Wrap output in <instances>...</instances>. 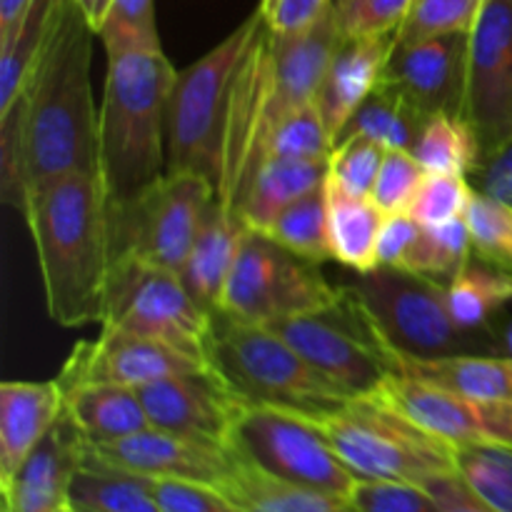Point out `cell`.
Returning a JSON list of instances; mask_svg holds the SVG:
<instances>
[{
	"label": "cell",
	"instance_id": "obj_46",
	"mask_svg": "<svg viewBox=\"0 0 512 512\" xmlns=\"http://www.w3.org/2000/svg\"><path fill=\"white\" fill-rule=\"evenodd\" d=\"M348 505L353 512H440L423 485L398 480H358Z\"/></svg>",
	"mask_w": 512,
	"mask_h": 512
},
{
	"label": "cell",
	"instance_id": "obj_27",
	"mask_svg": "<svg viewBox=\"0 0 512 512\" xmlns=\"http://www.w3.org/2000/svg\"><path fill=\"white\" fill-rule=\"evenodd\" d=\"M395 363L400 375L428 380L468 398H512V358L508 355H450V358L395 355Z\"/></svg>",
	"mask_w": 512,
	"mask_h": 512
},
{
	"label": "cell",
	"instance_id": "obj_52",
	"mask_svg": "<svg viewBox=\"0 0 512 512\" xmlns=\"http://www.w3.org/2000/svg\"><path fill=\"white\" fill-rule=\"evenodd\" d=\"M30 5H33V0H0V43L13 35Z\"/></svg>",
	"mask_w": 512,
	"mask_h": 512
},
{
	"label": "cell",
	"instance_id": "obj_50",
	"mask_svg": "<svg viewBox=\"0 0 512 512\" xmlns=\"http://www.w3.org/2000/svg\"><path fill=\"white\" fill-rule=\"evenodd\" d=\"M433 495L440 512H500L493 505L485 503L460 473L438 475L423 485Z\"/></svg>",
	"mask_w": 512,
	"mask_h": 512
},
{
	"label": "cell",
	"instance_id": "obj_14",
	"mask_svg": "<svg viewBox=\"0 0 512 512\" xmlns=\"http://www.w3.org/2000/svg\"><path fill=\"white\" fill-rule=\"evenodd\" d=\"M463 115L483 153L512 138V0L480 5L468 40Z\"/></svg>",
	"mask_w": 512,
	"mask_h": 512
},
{
	"label": "cell",
	"instance_id": "obj_34",
	"mask_svg": "<svg viewBox=\"0 0 512 512\" xmlns=\"http://www.w3.org/2000/svg\"><path fill=\"white\" fill-rule=\"evenodd\" d=\"M410 153L423 165L425 173L470 178L483 150H480L478 135H475L473 125L465 120V115L440 113L425 123L423 133Z\"/></svg>",
	"mask_w": 512,
	"mask_h": 512
},
{
	"label": "cell",
	"instance_id": "obj_51",
	"mask_svg": "<svg viewBox=\"0 0 512 512\" xmlns=\"http://www.w3.org/2000/svg\"><path fill=\"white\" fill-rule=\"evenodd\" d=\"M420 233V223L410 213L385 215L383 228L378 235V265L398 268L403 263L405 253L415 243Z\"/></svg>",
	"mask_w": 512,
	"mask_h": 512
},
{
	"label": "cell",
	"instance_id": "obj_54",
	"mask_svg": "<svg viewBox=\"0 0 512 512\" xmlns=\"http://www.w3.org/2000/svg\"><path fill=\"white\" fill-rule=\"evenodd\" d=\"M493 330H495V338H498L503 355L512 358V320H505L503 325H493Z\"/></svg>",
	"mask_w": 512,
	"mask_h": 512
},
{
	"label": "cell",
	"instance_id": "obj_41",
	"mask_svg": "<svg viewBox=\"0 0 512 512\" xmlns=\"http://www.w3.org/2000/svg\"><path fill=\"white\" fill-rule=\"evenodd\" d=\"M483 0H413L398 30V45L420 43L450 33H470Z\"/></svg>",
	"mask_w": 512,
	"mask_h": 512
},
{
	"label": "cell",
	"instance_id": "obj_31",
	"mask_svg": "<svg viewBox=\"0 0 512 512\" xmlns=\"http://www.w3.org/2000/svg\"><path fill=\"white\" fill-rule=\"evenodd\" d=\"M60 0H33L8 40L0 43V115L13 108L55 25Z\"/></svg>",
	"mask_w": 512,
	"mask_h": 512
},
{
	"label": "cell",
	"instance_id": "obj_24",
	"mask_svg": "<svg viewBox=\"0 0 512 512\" xmlns=\"http://www.w3.org/2000/svg\"><path fill=\"white\" fill-rule=\"evenodd\" d=\"M65 393V418L85 443H110L150 428L138 390L115 383H83Z\"/></svg>",
	"mask_w": 512,
	"mask_h": 512
},
{
	"label": "cell",
	"instance_id": "obj_23",
	"mask_svg": "<svg viewBox=\"0 0 512 512\" xmlns=\"http://www.w3.org/2000/svg\"><path fill=\"white\" fill-rule=\"evenodd\" d=\"M395 45H398V33L353 40L343 38L315 98L333 143L355 110L380 85Z\"/></svg>",
	"mask_w": 512,
	"mask_h": 512
},
{
	"label": "cell",
	"instance_id": "obj_48",
	"mask_svg": "<svg viewBox=\"0 0 512 512\" xmlns=\"http://www.w3.org/2000/svg\"><path fill=\"white\" fill-rule=\"evenodd\" d=\"M468 180L478 193L512 205V138L480 155Z\"/></svg>",
	"mask_w": 512,
	"mask_h": 512
},
{
	"label": "cell",
	"instance_id": "obj_9",
	"mask_svg": "<svg viewBox=\"0 0 512 512\" xmlns=\"http://www.w3.org/2000/svg\"><path fill=\"white\" fill-rule=\"evenodd\" d=\"M268 328L283 335L315 370L350 398L378 395L398 373L395 353L348 285L335 303L278 320Z\"/></svg>",
	"mask_w": 512,
	"mask_h": 512
},
{
	"label": "cell",
	"instance_id": "obj_26",
	"mask_svg": "<svg viewBox=\"0 0 512 512\" xmlns=\"http://www.w3.org/2000/svg\"><path fill=\"white\" fill-rule=\"evenodd\" d=\"M330 158H278L270 155L253 178L243 205L245 228L263 233L288 205L328 180Z\"/></svg>",
	"mask_w": 512,
	"mask_h": 512
},
{
	"label": "cell",
	"instance_id": "obj_10",
	"mask_svg": "<svg viewBox=\"0 0 512 512\" xmlns=\"http://www.w3.org/2000/svg\"><path fill=\"white\" fill-rule=\"evenodd\" d=\"M340 293L343 288L330 285L318 263L290 253L258 230L245 228L218 313L235 323L273 325L325 308Z\"/></svg>",
	"mask_w": 512,
	"mask_h": 512
},
{
	"label": "cell",
	"instance_id": "obj_17",
	"mask_svg": "<svg viewBox=\"0 0 512 512\" xmlns=\"http://www.w3.org/2000/svg\"><path fill=\"white\" fill-rule=\"evenodd\" d=\"M205 368L208 365L200 360L158 340L100 330L95 340H78L73 345L55 380L63 390L83 383H115L138 390L170 375L195 373Z\"/></svg>",
	"mask_w": 512,
	"mask_h": 512
},
{
	"label": "cell",
	"instance_id": "obj_20",
	"mask_svg": "<svg viewBox=\"0 0 512 512\" xmlns=\"http://www.w3.org/2000/svg\"><path fill=\"white\" fill-rule=\"evenodd\" d=\"M343 43L335 5L298 33H270V130L288 110L313 103Z\"/></svg>",
	"mask_w": 512,
	"mask_h": 512
},
{
	"label": "cell",
	"instance_id": "obj_8",
	"mask_svg": "<svg viewBox=\"0 0 512 512\" xmlns=\"http://www.w3.org/2000/svg\"><path fill=\"white\" fill-rule=\"evenodd\" d=\"M213 318L175 270L135 260L110 263L100 330L158 340L208 365Z\"/></svg>",
	"mask_w": 512,
	"mask_h": 512
},
{
	"label": "cell",
	"instance_id": "obj_13",
	"mask_svg": "<svg viewBox=\"0 0 512 512\" xmlns=\"http://www.w3.org/2000/svg\"><path fill=\"white\" fill-rule=\"evenodd\" d=\"M270 143V55L268 25L250 43L230 93L225 115L220 175L215 198L220 208L243 223V205L253 178L268 160ZM245 225V223H243Z\"/></svg>",
	"mask_w": 512,
	"mask_h": 512
},
{
	"label": "cell",
	"instance_id": "obj_39",
	"mask_svg": "<svg viewBox=\"0 0 512 512\" xmlns=\"http://www.w3.org/2000/svg\"><path fill=\"white\" fill-rule=\"evenodd\" d=\"M333 138L328 133L318 103H305L288 110L270 130L268 158H330Z\"/></svg>",
	"mask_w": 512,
	"mask_h": 512
},
{
	"label": "cell",
	"instance_id": "obj_36",
	"mask_svg": "<svg viewBox=\"0 0 512 512\" xmlns=\"http://www.w3.org/2000/svg\"><path fill=\"white\" fill-rule=\"evenodd\" d=\"M473 258V238L463 220L445 225H420V233L398 268L450 285Z\"/></svg>",
	"mask_w": 512,
	"mask_h": 512
},
{
	"label": "cell",
	"instance_id": "obj_22",
	"mask_svg": "<svg viewBox=\"0 0 512 512\" xmlns=\"http://www.w3.org/2000/svg\"><path fill=\"white\" fill-rule=\"evenodd\" d=\"M65 410L58 380H5L0 385V485L10 483Z\"/></svg>",
	"mask_w": 512,
	"mask_h": 512
},
{
	"label": "cell",
	"instance_id": "obj_16",
	"mask_svg": "<svg viewBox=\"0 0 512 512\" xmlns=\"http://www.w3.org/2000/svg\"><path fill=\"white\" fill-rule=\"evenodd\" d=\"M85 458L143 478H178L218 488L238 458L225 443L145 428L110 443H85Z\"/></svg>",
	"mask_w": 512,
	"mask_h": 512
},
{
	"label": "cell",
	"instance_id": "obj_5",
	"mask_svg": "<svg viewBox=\"0 0 512 512\" xmlns=\"http://www.w3.org/2000/svg\"><path fill=\"white\" fill-rule=\"evenodd\" d=\"M388 348L405 358L503 355L495 330H470L450 308L448 285L378 265L348 285Z\"/></svg>",
	"mask_w": 512,
	"mask_h": 512
},
{
	"label": "cell",
	"instance_id": "obj_44",
	"mask_svg": "<svg viewBox=\"0 0 512 512\" xmlns=\"http://www.w3.org/2000/svg\"><path fill=\"white\" fill-rule=\"evenodd\" d=\"M423 180V165L415 160L410 150H388L378 180L373 185V193H370V200L385 215L408 213Z\"/></svg>",
	"mask_w": 512,
	"mask_h": 512
},
{
	"label": "cell",
	"instance_id": "obj_45",
	"mask_svg": "<svg viewBox=\"0 0 512 512\" xmlns=\"http://www.w3.org/2000/svg\"><path fill=\"white\" fill-rule=\"evenodd\" d=\"M345 40L398 33L413 0H333Z\"/></svg>",
	"mask_w": 512,
	"mask_h": 512
},
{
	"label": "cell",
	"instance_id": "obj_3",
	"mask_svg": "<svg viewBox=\"0 0 512 512\" xmlns=\"http://www.w3.org/2000/svg\"><path fill=\"white\" fill-rule=\"evenodd\" d=\"M178 70L163 50L108 55L98 125V175L110 208L130 203L165 175L168 103Z\"/></svg>",
	"mask_w": 512,
	"mask_h": 512
},
{
	"label": "cell",
	"instance_id": "obj_4",
	"mask_svg": "<svg viewBox=\"0 0 512 512\" xmlns=\"http://www.w3.org/2000/svg\"><path fill=\"white\" fill-rule=\"evenodd\" d=\"M208 365L245 405L325 415L353 400L273 328L220 313L213 318Z\"/></svg>",
	"mask_w": 512,
	"mask_h": 512
},
{
	"label": "cell",
	"instance_id": "obj_6",
	"mask_svg": "<svg viewBox=\"0 0 512 512\" xmlns=\"http://www.w3.org/2000/svg\"><path fill=\"white\" fill-rule=\"evenodd\" d=\"M310 418L358 480L425 485L458 473L455 445L415 425L380 395L353 398L333 413Z\"/></svg>",
	"mask_w": 512,
	"mask_h": 512
},
{
	"label": "cell",
	"instance_id": "obj_40",
	"mask_svg": "<svg viewBox=\"0 0 512 512\" xmlns=\"http://www.w3.org/2000/svg\"><path fill=\"white\" fill-rule=\"evenodd\" d=\"M465 223L475 258L512 270V205L475 190Z\"/></svg>",
	"mask_w": 512,
	"mask_h": 512
},
{
	"label": "cell",
	"instance_id": "obj_11",
	"mask_svg": "<svg viewBox=\"0 0 512 512\" xmlns=\"http://www.w3.org/2000/svg\"><path fill=\"white\" fill-rule=\"evenodd\" d=\"M213 203L215 185L208 178L165 173L143 195L110 208V260L180 273Z\"/></svg>",
	"mask_w": 512,
	"mask_h": 512
},
{
	"label": "cell",
	"instance_id": "obj_25",
	"mask_svg": "<svg viewBox=\"0 0 512 512\" xmlns=\"http://www.w3.org/2000/svg\"><path fill=\"white\" fill-rule=\"evenodd\" d=\"M243 233L245 225L230 213H225L215 198L213 208L208 210L203 228L195 238L193 250H190L188 260L180 270L185 288L210 313H218L220 295H223L225 280H228L235 255H238Z\"/></svg>",
	"mask_w": 512,
	"mask_h": 512
},
{
	"label": "cell",
	"instance_id": "obj_30",
	"mask_svg": "<svg viewBox=\"0 0 512 512\" xmlns=\"http://www.w3.org/2000/svg\"><path fill=\"white\" fill-rule=\"evenodd\" d=\"M70 512H160L148 478L83 458L70 483Z\"/></svg>",
	"mask_w": 512,
	"mask_h": 512
},
{
	"label": "cell",
	"instance_id": "obj_33",
	"mask_svg": "<svg viewBox=\"0 0 512 512\" xmlns=\"http://www.w3.org/2000/svg\"><path fill=\"white\" fill-rule=\"evenodd\" d=\"M428 120L430 118L418 113L398 90L380 83L355 110L348 125L340 130L338 140L350 138V135H365L383 145L385 150H413Z\"/></svg>",
	"mask_w": 512,
	"mask_h": 512
},
{
	"label": "cell",
	"instance_id": "obj_18",
	"mask_svg": "<svg viewBox=\"0 0 512 512\" xmlns=\"http://www.w3.org/2000/svg\"><path fill=\"white\" fill-rule=\"evenodd\" d=\"M470 33H450L395 45L380 83L398 90L425 118L463 115Z\"/></svg>",
	"mask_w": 512,
	"mask_h": 512
},
{
	"label": "cell",
	"instance_id": "obj_29",
	"mask_svg": "<svg viewBox=\"0 0 512 512\" xmlns=\"http://www.w3.org/2000/svg\"><path fill=\"white\" fill-rule=\"evenodd\" d=\"M215 490L238 512H353L348 500L285 483L243 460Z\"/></svg>",
	"mask_w": 512,
	"mask_h": 512
},
{
	"label": "cell",
	"instance_id": "obj_21",
	"mask_svg": "<svg viewBox=\"0 0 512 512\" xmlns=\"http://www.w3.org/2000/svg\"><path fill=\"white\" fill-rule=\"evenodd\" d=\"M83 458V435L63 413L10 483L0 485L3 512H68L70 483Z\"/></svg>",
	"mask_w": 512,
	"mask_h": 512
},
{
	"label": "cell",
	"instance_id": "obj_37",
	"mask_svg": "<svg viewBox=\"0 0 512 512\" xmlns=\"http://www.w3.org/2000/svg\"><path fill=\"white\" fill-rule=\"evenodd\" d=\"M458 473L500 512H512V450L503 445H455Z\"/></svg>",
	"mask_w": 512,
	"mask_h": 512
},
{
	"label": "cell",
	"instance_id": "obj_38",
	"mask_svg": "<svg viewBox=\"0 0 512 512\" xmlns=\"http://www.w3.org/2000/svg\"><path fill=\"white\" fill-rule=\"evenodd\" d=\"M95 35L105 55L120 50H163L155 23V0H110Z\"/></svg>",
	"mask_w": 512,
	"mask_h": 512
},
{
	"label": "cell",
	"instance_id": "obj_7",
	"mask_svg": "<svg viewBox=\"0 0 512 512\" xmlns=\"http://www.w3.org/2000/svg\"><path fill=\"white\" fill-rule=\"evenodd\" d=\"M263 23V13L255 8L228 38L178 70L168 103L165 173H195L218 185L230 93Z\"/></svg>",
	"mask_w": 512,
	"mask_h": 512
},
{
	"label": "cell",
	"instance_id": "obj_12",
	"mask_svg": "<svg viewBox=\"0 0 512 512\" xmlns=\"http://www.w3.org/2000/svg\"><path fill=\"white\" fill-rule=\"evenodd\" d=\"M228 448L273 478L335 498L348 500L358 483L315 420L295 410L245 405L230 430Z\"/></svg>",
	"mask_w": 512,
	"mask_h": 512
},
{
	"label": "cell",
	"instance_id": "obj_1",
	"mask_svg": "<svg viewBox=\"0 0 512 512\" xmlns=\"http://www.w3.org/2000/svg\"><path fill=\"white\" fill-rule=\"evenodd\" d=\"M95 30L73 0L55 25L13 108L0 115V190L23 213L33 190L73 173H98V125L90 85Z\"/></svg>",
	"mask_w": 512,
	"mask_h": 512
},
{
	"label": "cell",
	"instance_id": "obj_55",
	"mask_svg": "<svg viewBox=\"0 0 512 512\" xmlns=\"http://www.w3.org/2000/svg\"><path fill=\"white\" fill-rule=\"evenodd\" d=\"M68 512H70V510H68Z\"/></svg>",
	"mask_w": 512,
	"mask_h": 512
},
{
	"label": "cell",
	"instance_id": "obj_43",
	"mask_svg": "<svg viewBox=\"0 0 512 512\" xmlns=\"http://www.w3.org/2000/svg\"><path fill=\"white\" fill-rule=\"evenodd\" d=\"M473 198L475 188L468 178L425 173L423 185H420L408 213L420 225H445L453 220H463Z\"/></svg>",
	"mask_w": 512,
	"mask_h": 512
},
{
	"label": "cell",
	"instance_id": "obj_2",
	"mask_svg": "<svg viewBox=\"0 0 512 512\" xmlns=\"http://www.w3.org/2000/svg\"><path fill=\"white\" fill-rule=\"evenodd\" d=\"M23 218L38 255L45 308L63 328L100 323L110 280V205L98 173L33 190Z\"/></svg>",
	"mask_w": 512,
	"mask_h": 512
},
{
	"label": "cell",
	"instance_id": "obj_35",
	"mask_svg": "<svg viewBox=\"0 0 512 512\" xmlns=\"http://www.w3.org/2000/svg\"><path fill=\"white\" fill-rule=\"evenodd\" d=\"M270 240L283 245L290 253L310 260V263H325L333 260L328 233V190L325 183L310 190L300 200L283 210L268 228L263 230Z\"/></svg>",
	"mask_w": 512,
	"mask_h": 512
},
{
	"label": "cell",
	"instance_id": "obj_32",
	"mask_svg": "<svg viewBox=\"0 0 512 512\" xmlns=\"http://www.w3.org/2000/svg\"><path fill=\"white\" fill-rule=\"evenodd\" d=\"M450 308L460 325L470 330H493L505 305L512 303V270L470 258L450 280Z\"/></svg>",
	"mask_w": 512,
	"mask_h": 512
},
{
	"label": "cell",
	"instance_id": "obj_15",
	"mask_svg": "<svg viewBox=\"0 0 512 512\" xmlns=\"http://www.w3.org/2000/svg\"><path fill=\"white\" fill-rule=\"evenodd\" d=\"M378 395L415 425L448 443H488L512 450V398H468L400 373H395Z\"/></svg>",
	"mask_w": 512,
	"mask_h": 512
},
{
	"label": "cell",
	"instance_id": "obj_47",
	"mask_svg": "<svg viewBox=\"0 0 512 512\" xmlns=\"http://www.w3.org/2000/svg\"><path fill=\"white\" fill-rule=\"evenodd\" d=\"M150 498L160 512H238L213 485L178 478H148Z\"/></svg>",
	"mask_w": 512,
	"mask_h": 512
},
{
	"label": "cell",
	"instance_id": "obj_42",
	"mask_svg": "<svg viewBox=\"0 0 512 512\" xmlns=\"http://www.w3.org/2000/svg\"><path fill=\"white\" fill-rule=\"evenodd\" d=\"M388 150L365 135H350L338 140L330 153L328 178L338 183L345 193L370 198Z\"/></svg>",
	"mask_w": 512,
	"mask_h": 512
},
{
	"label": "cell",
	"instance_id": "obj_28",
	"mask_svg": "<svg viewBox=\"0 0 512 512\" xmlns=\"http://www.w3.org/2000/svg\"><path fill=\"white\" fill-rule=\"evenodd\" d=\"M328 190V233L333 260L353 273H370L378 268V235L385 213L370 198H358L325 180Z\"/></svg>",
	"mask_w": 512,
	"mask_h": 512
},
{
	"label": "cell",
	"instance_id": "obj_49",
	"mask_svg": "<svg viewBox=\"0 0 512 512\" xmlns=\"http://www.w3.org/2000/svg\"><path fill=\"white\" fill-rule=\"evenodd\" d=\"M330 5L333 0H260L258 8L270 33H298L313 25Z\"/></svg>",
	"mask_w": 512,
	"mask_h": 512
},
{
	"label": "cell",
	"instance_id": "obj_53",
	"mask_svg": "<svg viewBox=\"0 0 512 512\" xmlns=\"http://www.w3.org/2000/svg\"><path fill=\"white\" fill-rule=\"evenodd\" d=\"M73 3L78 5L80 13H83L85 18H88L90 28H93L95 33H98V28H100V23H103L105 10H108L110 0H73Z\"/></svg>",
	"mask_w": 512,
	"mask_h": 512
},
{
	"label": "cell",
	"instance_id": "obj_19",
	"mask_svg": "<svg viewBox=\"0 0 512 512\" xmlns=\"http://www.w3.org/2000/svg\"><path fill=\"white\" fill-rule=\"evenodd\" d=\"M153 428L228 445L245 403L213 370L170 375L138 388Z\"/></svg>",
	"mask_w": 512,
	"mask_h": 512
}]
</instances>
